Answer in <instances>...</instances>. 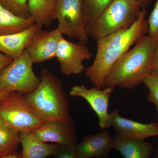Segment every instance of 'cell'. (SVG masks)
Masks as SVG:
<instances>
[{
    "label": "cell",
    "mask_w": 158,
    "mask_h": 158,
    "mask_svg": "<svg viewBox=\"0 0 158 158\" xmlns=\"http://www.w3.org/2000/svg\"><path fill=\"white\" fill-rule=\"evenodd\" d=\"M146 14V9L143 8L138 19L130 27L96 40V56L92 65L85 70L86 77L94 87L105 88V80L115 62L148 33Z\"/></svg>",
    "instance_id": "1"
},
{
    "label": "cell",
    "mask_w": 158,
    "mask_h": 158,
    "mask_svg": "<svg viewBox=\"0 0 158 158\" xmlns=\"http://www.w3.org/2000/svg\"><path fill=\"white\" fill-rule=\"evenodd\" d=\"M157 40L144 35L117 60L109 72L105 87L131 89L143 83L151 72L153 53Z\"/></svg>",
    "instance_id": "2"
},
{
    "label": "cell",
    "mask_w": 158,
    "mask_h": 158,
    "mask_svg": "<svg viewBox=\"0 0 158 158\" xmlns=\"http://www.w3.org/2000/svg\"><path fill=\"white\" fill-rule=\"evenodd\" d=\"M40 82L33 92L24 94L27 104L39 118L74 125L62 82L47 68L40 72Z\"/></svg>",
    "instance_id": "3"
},
{
    "label": "cell",
    "mask_w": 158,
    "mask_h": 158,
    "mask_svg": "<svg viewBox=\"0 0 158 158\" xmlns=\"http://www.w3.org/2000/svg\"><path fill=\"white\" fill-rule=\"evenodd\" d=\"M141 9L136 0H113L94 22L87 26V34L96 40L128 28L138 19Z\"/></svg>",
    "instance_id": "4"
},
{
    "label": "cell",
    "mask_w": 158,
    "mask_h": 158,
    "mask_svg": "<svg viewBox=\"0 0 158 158\" xmlns=\"http://www.w3.org/2000/svg\"><path fill=\"white\" fill-rule=\"evenodd\" d=\"M34 64L27 51L0 72V92H16L26 94L34 91L40 82L33 69Z\"/></svg>",
    "instance_id": "5"
},
{
    "label": "cell",
    "mask_w": 158,
    "mask_h": 158,
    "mask_svg": "<svg viewBox=\"0 0 158 158\" xmlns=\"http://www.w3.org/2000/svg\"><path fill=\"white\" fill-rule=\"evenodd\" d=\"M0 118L19 133L32 132L46 122L31 110L24 94L16 92L0 102Z\"/></svg>",
    "instance_id": "6"
},
{
    "label": "cell",
    "mask_w": 158,
    "mask_h": 158,
    "mask_svg": "<svg viewBox=\"0 0 158 158\" xmlns=\"http://www.w3.org/2000/svg\"><path fill=\"white\" fill-rule=\"evenodd\" d=\"M53 18L62 34L85 44L88 41L83 0H57Z\"/></svg>",
    "instance_id": "7"
},
{
    "label": "cell",
    "mask_w": 158,
    "mask_h": 158,
    "mask_svg": "<svg viewBox=\"0 0 158 158\" xmlns=\"http://www.w3.org/2000/svg\"><path fill=\"white\" fill-rule=\"evenodd\" d=\"M93 55L85 44H75L63 37L58 44L56 53L62 74L67 76L81 74L86 70L83 62L90 60Z\"/></svg>",
    "instance_id": "8"
},
{
    "label": "cell",
    "mask_w": 158,
    "mask_h": 158,
    "mask_svg": "<svg viewBox=\"0 0 158 158\" xmlns=\"http://www.w3.org/2000/svg\"><path fill=\"white\" fill-rule=\"evenodd\" d=\"M114 90V88L109 86L99 89L95 87L88 88L82 85L74 86L69 94L71 96L81 98L88 102L97 115L100 127L105 130L111 127L108 110L110 97Z\"/></svg>",
    "instance_id": "9"
},
{
    "label": "cell",
    "mask_w": 158,
    "mask_h": 158,
    "mask_svg": "<svg viewBox=\"0 0 158 158\" xmlns=\"http://www.w3.org/2000/svg\"><path fill=\"white\" fill-rule=\"evenodd\" d=\"M62 35L57 28L51 31L42 30L36 34L26 48L34 64L42 63L55 58Z\"/></svg>",
    "instance_id": "10"
},
{
    "label": "cell",
    "mask_w": 158,
    "mask_h": 158,
    "mask_svg": "<svg viewBox=\"0 0 158 158\" xmlns=\"http://www.w3.org/2000/svg\"><path fill=\"white\" fill-rule=\"evenodd\" d=\"M111 127L117 134L136 140L144 141L151 137L158 136V123H144L123 117L115 109L110 113Z\"/></svg>",
    "instance_id": "11"
},
{
    "label": "cell",
    "mask_w": 158,
    "mask_h": 158,
    "mask_svg": "<svg viewBox=\"0 0 158 158\" xmlns=\"http://www.w3.org/2000/svg\"><path fill=\"white\" fill-rule=\"evenodd\" d=\"M113 141L114 137L108 131L85 136L75 144L77 158H107Z\"/></svg>",
    "instance_id": "12"
},
{
    "label": "cell",
    "mask_w": 158,
    "mask_h": 158,
    "mask_svg": "<svg viewBox=\"0 0 158 158\" xmlns=\"http://www.w3.org/2000/svg\"><path fill=\"white\" fill-rule=\"evenodd\" d=\"M31 133L36 138L44 143L52 142L63 145L75 144L78 141L74 125L61 122H46Z\"/></svg>",
    "instance_id": "13"
},
{
    "label": "cell",
    "mask_w": 158,
    "mask_h": 158,
    "mask_svg": "<svg viewBox=\"0 0 158 158\" xmlns=\"http://www.w3.org/2000/svg\"><path fill=\"white\" fill-rule=\"evenodd\" d=\"M42 28L36 24L25 31L8 35H0V52L14 59L23 53L29 43Z\"/></svg>",
    "instance_id": "14"
},
{
    "label": "cell",
    "mask_w": 158,
    "mask_h": 158,
    "mask_svg": "<svg viewBox=\"0 0 158 158\" xmlns=\"http://www.w3.org/2000/svg\"><path fill=\"white\" fill-rule=\"evenodd\" d=\"M113 149L124 158H149L153 147L149 142L136 140L116 133L114 135Z\"/></svg>",
    "instance_id": "15"
},
{
    "label": "cell",
    "mask_w": 158,
    "mask_h": 158,
    "mask_svg": "<svg viewBox=\"0 0 158 158\" xmlns=\"http://www.w3.org/2000/svg\"><path fill=\"white\" fill-rule=\"evenodd\" d=\"M20 143L23 158H47L54 156L61 145L42 142L31 132L20 133Z\"/></svg>",
    "instance_id": "16"
},
{
    "label": "cell",
    "mask_w": 158,
    "mask_h": 158,
    "mask_svg": "<svg viewBox=\"0 0 158 158\" xmlns=\"http://www.w3.org/2000/svg\"><path fill=\"white\" fill-rule=\"evenodd\" d=\"M32 17H20L4 7L0 2V35L19 33L35 24Z\"/></svg>",
    "instance_id": "17"
},
{
    "label": "cell",
    "mask_w": 158,
    "mask_h": 158,
    "mask_svg": "<svg viewBox=\"0 0 158 158\" xmlns=\"http://www.w3.org/2000/svg\"><path fill=\"white\" fill-rule=\"evenodd\" d=\"M57 0H28V8L36 25L42 28L49 27L54 21Z\"/></svg>",
    "instance_id": "18"
},
{
    "label": "cell",
    "mask_w": 158,
    "mask_h": 158,
    "mask_svg": "<svg viewBox=\"0 0 158 158\" xmlns=\"http://www.w3.org/2000/svg\"><path fill=\"white\" fill-rule=\"evenodd\" d=\"M20 143V133L0 118V157L15 151Z\"/></svg>",
    "instance_id": "19"
},
{
    "label": "cell",
    "mask_w": 158,
    "mask_h": 158,
    "mask_svg": "<svg viewBox=\"0 0 158 158\" xmlns=\"http://www.w3.org/2000/svg\"><path fill=\"white\" fill-rule=\"evenodd\" d=\"M113 0H83L87 26L94 22Z\"/></svg>",
    "instance_id": "20"
},
{
    "label": "cell",
    "mask_w": 158,
    "mask_h": 158,
    "mask_svg": "<svg viewBox=\"0 0 158 158\" xmlns=\"http://www.w3.org/2000/svg\"><path fill=\"white\" fill-rule=\"evenodd\" d=\"M28 0H0V2L6 9L20 17H31L28 8Z\"/></svg>",
    "instance_id": "21"
},
{
    "label": "cell",
    "mask_w": 158,
    "mask_h": 158,
    "mask_svg": "<svg viewBox=\"0 0 158 158\" xmlns=\"http://www.w3.org/2000/svg\"><path fill=\"white\" fill-rule=\"evenodd\" d=\"M143 83L148 89L147 100L156 106H158V75L152 72L144 78Z\"/></svg>",
    "instance_id": "22"
},
{
    "label": "cell",
    "mask_w": 158,
    "mask_h": 158,
    "mask_svg": "<svg viewBox=\"0 0 158 158\" xmlns=\"http://www.w3.org/2000/svg\"><path fill=\"white\" fill-rule=\"evenodd\" d=\"M148 35L158 40V0H156L154 7L147 20Z\"/></svg>",
    "instance_id": "23"
},
{
    "label": "cell",
    "mask_w": 158,
    "mask_h": 158,
    "mask_svg": "<svg viewBox=\"0 0 158 158\" xmlns=\"http://www.w3.org/2000/svg\"><path fill=\"white\" fill-rule=\"evenodd\" d=\"M54 156L55 158H77L75 144L60 145Z\"/></svg>",
    "instance_id": "24"
},
{
    "label": "cell",
    "mask_w": 158,
    "mask_h": 158,
    "mask_svg": "<svg viewBox=\"0 0 158 158\" xmlns=\"http://www.w3.org/2000/svg\"><path fill=\"white\" fill-rule=\"evenodd\" d=\"M151 72L158 75V40L154 50L151 62Z\"/></svg>",
    "instance_id": "25"
},
{
    "label": "cell",
    "mask_w": 158,
    "mask_h": 158,
    "mask_svg": "<svg viewBox=\"0 0 158 158\" xmlns=\"http://www.w3.org/2000/svg\"><path fill=\"white\" fill-rule=\"evenodd\" d=\"M11 58L0 52V72L6 66L13 61Z\"/></svg>",
    "instance_id": "26"
},
{
    "label": "cell",
    "mask_w": 158,
    "mask_h": 158,
    "mask_svg": "<svg viewBox=\"0 0 158 158\" xmlns=\"http://www.w3.org/2000/svg\"><path fill=\"white\" fill-rule=\"evenodd\" d=\"M0 158H23L21 153L16 152L15 151L7 155L0 157Z\"/></svg>",
    "instance_id": "27"
},
{
    "label": "cell",
    "mask_w": 158,
    "mask_h": 158,
    "mask_svg": "<svg viewBox=\"0 0 158 158\" xmlns=\"http://www.w3.org/2000/svg\"><path fill=\"white\" fill-rule=\"evenodd\" d=\"M152 1L153 0H139V2L141 8L143 9L145 8V7Z\"/></svg>",
    "instance_id": "28"
},
{
    "label": "cell",
    "mask_w": 158,
    "mask_h": 158,
    "mask_svg": "<svg viewBox=\"0 0 158 158\" xmlns=\"http://www.w3.org/2000/svg\"><path fill=\"white\" fill-rule=\"evenodd\" d=\"M11 93L9 92H0V102L3 100L4 98H6V97Z\"/></svg>",
    "instance_id": "29"
},
{
    "label": "cell",
    "mask_w": 158,
    "mask_h": 158,
    "mask_svg": "<svg viewBox=\"0 0 158 158\" xmlns=\"http://www.w3.org/2000/svg\"><path fill=\"white\" fill-rule=\"evenodd\" d=\"M156 109L157 113V116L158 118V106H156Z\"/></svg>",
    "instance_id": "30"
},
{
    "label": "cell",
    "mask_w": 158,
    "mask_h": 158,
    "mask_svg": "<svg viewBox=\"0 0 158 158\" xmlns=\"http://www.w3.org/2000/svg\"><path fill=\"white\" fill-rule=\"evenodd\" d=\"M156 158H158V150L157 154L156 156Z\"/></svg>",
    "instance_id": "31"
},
{
    "label": "cell",
    "mask_w": 158,
    "mask_h": 158,
    "mask_svg": "<svg viewBox=\"0 0 158 158\" xmlns=\"http://www.w3.org/2000/svg\"><path fill=\"white\" fill-rule=\"evenodd\" d=\"M136 1H138V2H139V0H136Z\"/></svg>",
    "instance_id": "32"
}]
</instances>
